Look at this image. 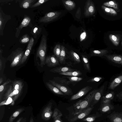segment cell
Returning <instances> with one entry per match:
<instances>
[{
	"instance_id": "f5cc1de1",
	"label": "cell",
	"mask_w": 122,
	"mask_h": 122,
	"mask_svg": "<svg viewBox=\"0 0 122 122\" xmlns=\"http://www.w3.org/2000/svg\"><path fill=\"white\" fill-rule=\"evenodd\" d=\"M23 118L22 117H20V118L16 122H20L21 121Z\"/></svg>"
},
{
	"instance_id": "f1b7e54d",
	"label": "cell",
	"mask_w": 122,
	"mask_h": 122,
	"mask_svg": "<svg viewBox=\"0 0 122 122\" xmlns=\"http://www.w3.org/2000/svg\"><path fill=\"white\" fill-rule=\"evenodd\" d=\"M24 110L23 108H19L16 110L10 117L8 122H13L14 120Z\"/></svg>"
},
{
	"instance_id": "f6af8a7d",
	"label": "cell",
	"mask_w": 122,
	"mask_h": 122,
	"mask_svg": "<svg viewBox=\"0 0 122 122\" xmlns=\"http://www.w3.org/2000/svg\"><path fill=\"white\" fill-rule=\"evenodd\" d=\"M102 78L101 77H95L90 79L87 81V82H96L99 81Z\"/></svg>"
},
{
	"instance_id": "5bb4252c",
	"label": "cell",
	"mask_w": 122,
	"mask_h": 122,
	"mask_svg": "<svg viewBox=\"0 0 122 122\" xmlns=\"http://www.w3.org/2000/svg\"><path fill=\"white\" fill-rule=\"evenodd\" d=\"M104 88V86L103 85L99 89H97L90 106H93L99 101L103 93Z\"/></svg>"
},
{
	"instance_id": "8992f818",
	"label": "cell",
	"mask_w": 122,
	"mask_h": 122,
	"mask_svg": "<svg viewBox=\"0 0 122 122\" xmlns=\"http://www.w3.org/2000/svg\"><path fill=\"white\" fill-rule=\"evenodd\" d=\"M11 18L10 16L5 14L0 7V35L2 36L5 26L7 22Z\"/></svg>"
},
{
	"instance_id": "11a10c76",
	"label": "cell",
	"mask_w": 122,
	"mask_h": 122,
	"mask_svg": "<svg viewBox=\"0 0 122 122\" xmlns=\"http://www.w3.org/2000/svg\"><path fill=\"white\" fill-rule=\"evenodd\" d=\"M29 122H34L32 117H31L30 118Z\"/></svg>"
},
{
	"instance_id": "e0dca14e",
	"label": "cell",
	"mask_w": 122,
	"mask_h": 122,
	"mask_svg": "<svg viewBox=\"0 0 122 122\" xmlns=\"http://www.w3.org/2000/svg\"><path fill=\"white\" fill-rule=\"evenodd\" d=\"M122 82V74L115 78L110 83L108 88L112 90L114 89Z\"/></svg>"
},
{
	"instance_id": "7c38bea8",
	"label": "cell",
	"mask_w": 122,
	"mask_h": 122,
	"mask_svg": "<svg viewBox=\"0 0 122 122\" xmlns=\"http://www.w3.org/2000/svg\"><path fill=\"white\" fill-rule=\"evenodd\" d=\"M92 88V87L88 86L84 87L77 93L72 96L70 98V100H74L82 97L87 93Z\"/></svg>"
},
{
	"instance_id": "44dd1931",
	"label": "cell",
	"mask_w": 122,
	"mask_h": 122,
	"mask_svg": "<svg viewBox=\"0 0 122 122\" xmlns=\"http://www.w3.org/2000/svg\"><path fill=\"white\" fill-rule=\"evenodd\" d=\"M108 52V50H94L91 53V56H102Z\"/></svg>"
},
{
	"instance_id": "5b68a950",
	"label": "cell",
	"mask_w": 122,
	"mask_h": 122,
	"mask_svg": "<svg viewBox=\"0 0 122 122\" xmlns=\"http://www.w3.org/2000/svg\"><path fill=\"white\" fill-rule=\"evenodd\" d=\"M96 11L95 7L93 1L88 0L85 3L84 8V15L86 17L93 15Z\"/></svg>"
},
{
	"instance_id": "484cf974",
	"label": "cell",
	"mask_w": 122,
	"mask_h": 122,
	"mask_svg": "<svg viewBox=\"0 0 122 122\" xmlns=\"http://www.w3.org/2000/svg\"><path fill=\"white\" fill-rule=\"evenodd\" d=\"M59 74L67 76H77L81 75L82 73L79 71H75L60 73Z\"/></svg>"
},
{
	"instance_id": "277c9868",
	"label": "cell",
	"mask_w": 122,
	"mask_h": 122,
	"mask_svg": "<svg viewBox=\"0 0 122 122\" xmlns=\"http://www.w3.org/2000/svg\"><path fill=\"white\" fill-rule=\"evenodd\" d=\"M61 13L58 11L49 12L46 14L45 15L39 20L40 22L48 23L57 19L61 15Z\"/></svg>"
},
{
	"instance_id": "9c48e42d",
	"label": "cell",
	"mask_w": 122,
	"mask_h": 122,
	"mask_svg": "<svg viewBox=\"0 0 122 122\" xmlns=\"http://www.w3.org/2000/svg\"><path fill=\"white\" fill-rule=\"evenodd\" d=\"M52 103H50L43 110L41 116L42 118L44 120H49L51 117L53 112L51 110Z\"/></svg>"
},
{
	"instance_id": "8fae6325",
	"label": "cell",
	"mask_w": 122,
	"mask_h": 122,
	"mask_svg": "<svg viewBox=\"0 0 122 122\" xmlns=\"http://www.w3.org/2000/svg\"><path fill=\"white\" fill-rule=\"evenodd\" d=\"M45 64L49 67H54L59 65L58 59L54 55L47 57L46 58Z\"/></svg>"
},
{
	"instance_id": "f35d334b",
	"label": "cell",
	"mask_w": 122,
	"mask_h": 122,
	"mask_svg": "<svg viewBox=\"0 0 122 122\" xmlns=\"http://www.w3.org/2000/svg\"><path fill=\"white\" fill-rule=\"evenodd\" d=\"M115 93L113 92H111L103 96L102 97V101L106 100H111L114 97Z\"/></svg>"
},
{
	"instance_id": "ba28073f",
	"label": "cell",
	"mask_w": 122,
	"mask_h": 122,
	"mask_svg": "<svg viewBox=\"0 0 122 122\" xmlns=\"http://www.w3.org/2000/svg\"><path fill=\"white\" fill-rule=\"evenodd\" d=\"M93 106H90L84 110L70 120V122H74L79 120H81L87 116L91 112Z\"/></svg>"
},
{
	"instance_id": "d6986e66",
	"label": "cell",
	"mask_w": 122,
	"mask_h": 122,
	"mask_svg": "<svg viewBox=\"0 0 122 122\" xmlns=\"http://www.w3.org/2000/svg\"><path fill=\"white\" fill-rule=\"evenodd\" d=\"M62 1L66 8L68 10H71L76 7V4L73 1L70 0H62Z\"/></svg>"
},
{
	"instance_id": "cb8c5ba5",
	"label": "cell",
	"mask_w": 122,
	"mask_h": 122,
	"mask_svg": "<svg viewBox=\"0 0 122 122\" xmlns=\"http://www.w3.org/2000/svg\"><path fill=\"white\" fill-rule=\"evenodd\" d=\"M61 51L59 60L61 64H64L65 62L66 54L65 47L63 45L61 46Z\"/></svg>"
},
{
	"instance_id": "db71d44e",
	"label": "cell",
	"mask_w": 122,
	"mask_h": 122,
	"mask_svg": "<svg viewBox=\"0 0 122 122\" xmlns=\"http://www.w3.org/2000/svg\"><path fill=\"white\" fill-rule=\"evenodd\" d=\"M3 81V79L2 77H0V84H1Z\"/></svg>"
},
{
	"instance_id": "836d02e7",
	"label": "cell",
	"mask_w": 122,
	"mask_h": 122,
	"mask_svg": "<svg viewBox=\"0 0 122 122\" xmlns=\"http://www.w3.org/2000/svg\"><path fill=\"white\" fill-rule=\"evenodd\" d=\"M110 39L116 46L119 45V39L118 36L113 34H111L109 36Z\"/></svg>"
},
{
	"instance_id": "1f68e13d",
	"label": "cell",
	"mask_w": 122,
	"mask_h": 122,
	"mask_svg": "<svg viewBox=\"0 0 122 122\" xmlns=\"http://www.w3.org/2000/svg\"><path fill=\"white\" fill-rule=\"evenodd\" d=\"M101 8L105 12L108 14L113 15H116L117 14V12L112 8L107 7L103 5L101 6Z\"/></svg>"
},
{
	"instance_id": "52a82bcc",
	"label": "cell",
	"mask_w": 122,
	"mask_h": 122,
	"mask_svg": "<svg viewBox=\"0 0 122 122\" xmlns=\"http://www.w3.org/2000/svg\"><path fill=\"white\" fill-rule=\"evenodd\" d=\"M49 81L52 84L57 88L65 95H70L73 94L72 90L67 86L59 84L53 80H50Z\"/></svg>"
},
{
	"instance_id": "4316f807",
	"label": "cell",
	"mask_w": 122,
	"mask_h": 122,
	"mask_svg": "<svg viewBox=\"0 0 122 122\" xmlns=\"http://www.w3.org/2000/svg\"><path fill=\"white\" fill-rule=\"evenodd\" d=\"M70 54L71 59L75 63L78 64L80 62V57L78 54L72 50H71L70 52Z\"/></svg>"
},
{
	"instance_id": "816d5d0a",
	"label": "cell",
	"mask_w": 122,
	"mask_h": 122,
	"mask_svg": "<svg viewBox=\"0 0 122 122\" xmlns=\"http://www.w3.org/2000/svg\"><path fill=\"white\" fill-rule=\"evenodd\" d=\"M2 62L1 59H0V71H1L2 69Z\"/></svg>"
},
{
	"instance_id": "60d3db41",
	"label": "cell",
	"mask_w": 122,
	"mask_h": 122,
	"mask_svg": "<svg viewBox=\"0 0 122 122\" xmlns=\"http://www.w3.org/2000/svg\"><path fill=\"white\" fill-rule=\"evenodd\" d=\"M14 102L13 99H12L11 97H9L7 100L0 102V106H1L4 105H8L10 103H11V105H13Z\"/></svg>"
},
{
	"instance_id": "ac0fdd59",
	"label": "cell",
	"mask_w": 122,
	"mask_h": 122,
	"mask_svg": "<svg viewBox=\"0 0 122 122\" xmlns=\"http://www.w3.org/2000/svg\"><path fill=\"white\" fill-rule=\"evenodd\" d=\"M76 71V70L70 67L65 66H59L54 68L51 70V72L55 73L65 72L67 71Z\"/></svg>"
},
{
	"instance_id": "6da1fadb",
	"label": "cell",
	"mask_w": 122,
	"mask_h": 122,
	"mask_svg": "<svg viewBox=\"0 0 122 122\" xmlns=\"http://www.w3.org/2000/svg\"><path fill=\"white\" fill-rule=\"evenodd\" d=\"M97 89H94L90 92L82 100L76 102L73 105L75 112L74 115H75L82 111L90 106L94 94Z\"/></svg>"
},
{
	"instance_id": "2e32d148",
	"label": "cell",
	"mask_w": 122,
	"mask_h": 122,
	"mask_svg": "<svg viewBox=\"0 0 122 122\" xmlns=\"http://www.w3.org/2000/svg\"><path fill=\"white\" fill-rule=\"evenodd\" d=\"M104 56L109 60L115 63L122 65V56L116 55H107Z\"/></svg>"
},
{
	"instance_id": "74e56055",
	"label": "cell",
	"mask_w": 122,
	"mask_h": 122,
	"mask_svg": "<svg viewBox=\"0 0 122 122\" xmlns=\"http://www.w3.org/2000/svg\"><path fill=\"white\" fill-rule=\"evenodd\" d=\"M55 81L59 84L68 86L70 84V82L69 81H67L66 79L63 77H57L56 80Z\"/></svg>"
},
{
	"instance_id": "7dc6e473",
	"label": "cell",
	"mask_w": 122,
	"mask_h": 122,
	"mask_svg": "<svg viewBox=\"0 0 122 122\" xmlns=\"http://www.w3.org/2000/svg\"><path fill=\"white\" fill-rule=\"evenodd\" d=\"M86 36V32L84 31L80 35V40L81 41H82L84 40Z\"/></svg>"
},
{
	"instance_id": "3957f363",
	"label": "cell",
	"mask_w": 122,
	"mask_h": 122,
	"mask_svg": "<svg viewBox=\"0 0 122 122\" xmlns=\"http://www.w3.org/2000/svg\"><path fill=\"white\" fill-rule=\"evenodd\" d=\"M24 53V51L20 48H17L12 52L7 58L11 62V67L19 65Z\"/></svg>"
},
{
	"instance_id": "83f0119b",
	"label": "cell",
	"mask_w": 122,
	"mask_h": 122,
	"mask_svg": "<svg viewBox=\"0 0 122 122\" xmlns=\"http://www.w3.org/2000/svg\"><path fill=\"white\" fill-rule=\"evenodd\" d=\"M36 0H23L21 3L20 7L24 9H27L31 6V5Z\"/></svg>"
},
{
	"instance_id": "ffe728a7",
	"label": "cell",
	"mask_w": 122,
	"mask_h": 122,
	"mask_svg": "<svg viewBox=\"0 0 122 122\" xmlns=\"http://www.w3.org/2000/svg\"><path fill=\"white\" fill-rule=\"evenodd\" d=\"M102 115V114L98 112L91 115L85 117L81 120L82 121L87 122H93L97 118L99 117Z\"/></svg>"
},
{
	"instance_id": "f907efd6",
	"label": "cell",
	"mask_w": 122,
	"mask_h": 122,
	"mask_svg": "<svg viewBox=\"0 0 122 122\" xmlns=\"http://www.w3.org/2000/svg\"><path fill=\"white\" fill-rule=\"evenodd\" d=\"M117 96L120 100H122V91L117 94Z\"/></svg>"
},
{
	"instance_id": "9a60e30c",
	"label": "cell",
	"mask_w": 122,
	"mask_h": 122,
	"mask_svg": "<svg viewBox=\"0 0 122 122\" xmlns=\"http://www.w3.org/2000/svg\"><path fill=\"white\" fill-rule=\"evenodd\" d=\"M107 117L111 122H122V112H114Z\"/></svg>"
},
{
	"instance_id": "e575fe53",
	"label": "cell",
	"mask_w": 122,
	"mask_h": 122,
	"mask_svg": "<svg viewBox=\"0 0 122 122\" xmlns=\"http://www.w3.org/2000/svg\"><path fill=\"white\" fill-rule=\"evenodd\" d=\"M41 28L39 27L36 26H34L32 28L31 33L33 35L35 38L36 36L41 33Z\"/></svg>"
},
{
	"instance_id": "ab89813d",
	"label": "cell",
	"mask_w": 122,
	"mask_h": 122,
	"mask_svg": "<svg viewBox=\"0 0 122 122\" xmlns=\"http://www.w3.org/2000/svg\"><path fill=\"white\" fill-rule=\"evenodd\" d=\"M30 40L29 36L26 34L22 36L19 40V41L21 44H25L29 42Z\"/></svg>"
},
{
	"instance_id": "c3c4849f",
	"label": "cell",
	"mask_w": 122,
	"mask_h": 122,
	"mask_svg": "<svg viewBox=\"0 0 122 122\" xmlns=\"http://www.w3.org/2000/svg\"><path fill=\"white\" fill-rule=\"evenodd\" d=\"M111 100H106L102 101L101 105L107 104L111 103Z\"/></svg>"
},
{
	"instance_id": "681fc988",
	"label": "cell",
	"mask_w": 122,
	"mask_h": 122,
	"mask_svg": "<svg viewBox=\"0 0 122 122\" xmlns=\"http://www.w3.org/2000/svg\"><path fill=\"white\" fill-rule=\"evenodd\" d=\"M61 117L58 116L53 118L54 122H62L61 119Z\"/></svg>"
},
{
	"instance_id": "603a6c76",
	"label": "cell",
	"mask_w": 122,
	"mask_h": 122,
	"mask_svg": "<svg viewBox=\"0 0 122 122\" xmlns=\"http://www.w3.org/2000/svg\"><path fill=\"white\" fill-rule=\"evenodd\" d=\"M114 108V106L111 103L101 105L99 110L102 113L107 112Z\"/></svg>"
},
{
	"instance_id": "7402d4cb",
	"label": "cell",
	"mask_w": 122,
	"mask_h": 122,
	"mask_svg": "<svg viewBox=\"0 0 122 122\" xmlns=\"http://www.w3.org/2000/svg\"><path fill=\"white\" fill-rule=\"evenodd\" d=\"M46 84L48 88L53 92L57 95H65L57 88L49 82L46 83Z\"/></svg>"
},
{
	"instance_id": "d590c367",
	"label": "cell",
	"mask_w": 122,
	"mask_h": 122,
	"mask_svg": "<svg viewBox=\"0 0 122 122\" xmlns=\"http://www.w3.org/2000/svg\"><path fill=\"white\" fill-rule=\"evenodd\" d=\"M23 87V83L21 81L18 80L15 81L13 83V91L19 89Z\"/></svg>"
},
{
	"instance_id": "4fadbf2b",
	"label": "cell",
	"mask_w": 122,
	"mask_h": 122,
	"mask_svg": "<svg viewBox=\"0 0 122 122\" xmlns=\"http://www.w3.org/2000/svg\"><path fill=\"white\" fill-rule=\"evenodd\" d=\"M31 20L30 18L28 16H25L19 26L16 28L15 36L18 38L19 35L21 30L24 27L27 26L30 23Z\"/></svg>"
},
{
	"instance_id": "7a4b0ae2",
	"label": "cell",
	"mask_w": 122,
	"mask_h": 122,
	"mask_svg": "<svg viewBox=\"0 0 122 122\" xmlns=\"http://www.w3.org/2000/svg\"><path fill=\"white\" fill-rule=\"evenodd\" d=\"M47 49V40L46 36L44 35L41 37L40 43L38 49L36 56L39 58L40 66L42 67L45 64L46 56Z\"/></svg>"
},
{
	"instance_id": "d4e9b609",
	"label": "cell",
	"mask_w": 122,
	"mask_h": 122,
	"mask_svg": "<svg viewBox=\"0 0 122 122\" xmlns=\"http://www.w3.org/2000/svg\"><path fill=\"white\" fill-rule=\"evenodd\" d=\"M82 61L84 68L89 72L91 71L90 67L88 58L87 56L81 55Z\"/></svg>"
},
{
	"instance_id": "7bdbcfd3",
	"label": "cell",
	"mask_w": 122,
	"mask_h": 122,
	"mask_svg": "<svg viewBox=\"0 0 122 122\" xmlns=\"http://www.w3.org/2000/svg\"><path fill=\"white\" fill-rule=\"evenodd\" d=\"M62 115L61 111L57 108H55L54 110L52 116V118H54L58 116L61 117Z\"/></svg>"
},
{
	"instance_id": "d6a6232c",
	"label": "cell",
	"mask_w": 122,
	"mask_h": 122,
	"mask_svg": "<svg viewBox=\"0 0 122 122\" xmlns=\"http://www.w3.org/2000/svg\"><path fill=\"white\" fill-rule=\"evenodd\" d=\"M64 78H67L70 81V83L73 82H77L82 80L83 78L77 76H64L62 77Z\"/></svg>"
},
{
	"instance_id": "ee69618b",
	"label": "cell",
	"mask_w": 122,
	"mask_h": 122,
	"mask_svg": "<svg viewBox=\"0 0 122 122\" xmlns=\"http://www.w3.org/2000/svg\"><path fill=\"white\" fill-rule=\"evenodd\" d=\"M49 0H39L36 3L32 5L30 7L34 8L38 7Z\"/></svg>"
},
{
	"instance_id": "b9f144b4",
	"label": "cell",
	"mask_w": 122,
	"mask_h": 122,
	"mask_svg": "<svg viewBox=\"0 0 122 122\" xmlns=\"http://www.w3.org/2000/svg\"><path fill=\"white\" fill-rule=\"evenodd\" d=\"M11 80H10L8 79L6 81H5L3 84L1 85L0 86V100L1 101V96L2 95V92L4 91L5 87L8 84L11 82Z\"/></svg>"
},
{
	"instance_id": "8d00e7d4",
	"label": "cell",
	"mask_w": 122,
	"mask_h": 122,
	"mask_svg": "<svg viewBox=\"0 0 122 122\" xmlns=\"http://www.w3.org/2000/svg\"><path fill=\"white\" fill-rule=\"evenodd\" d=\"M61 46L60 44H57L55 46L53 49L54 54L58 60L61 51Z\"/></svg>"
},
{
	"instance_id": "9f6ffc18",
	"label": "cell",
	"mask_w": 122,
	"mask_h": 122,
	"mask_svg": "<svg viewBox=\"0 0 122 122\" xmlns=\"http://www.w3.org/2000/svg\"><path fill=\"white\" fill-rule=\"evenodd\" d=\"M22 122H26V120H24V121Z\"/></svg>"
},
{
	"instance_id": "f546056e",
	"label": "cell",
	"mask_w": 122,
	"mask_h": 122,
	"mask_svg": "<svg viewBox=\"0 0 122 122\" xmlns=\"http://www.w3.org/2000/svg\"><path fill=\"white\" fill-rule=\"evenodd\" d=\"M103 5L111 7L118 10V5L117 3L114 1H111L104 3Z\"/></svg>"
},
{
	"instance_id": "4dcf8cb0",
	"label": "cell",
	"mask_w": 122,
	"mask_h": 122,
	"mask_svg": "<svg viewBox=\"0 0 122 122\" xmlns=\"http://www.w3.org/2000/svg\"><path fill=\"white\" fill-rule=\"evenodd\" d=\"M22 88L23 87L20 88L19 89L13 91L8 96L7 99L9 97H11L13 96H14L13 100L14 102L16 100L20 95Z\"/></svg>"
},
{
	"instance_id": "6f0895ef",
	"label": "cell",
	"mask_w": 122,
	"mask_h": 122,
	"mask_svg": "<svg viewBox=\"0 0 122 122\" xmlns=\"http://www.w3.org/2000/svg\"></svg>"
},
{
	"instance_id": "bcb514c9",
	"label": "cell",
	"mask_w": 122,
	"mask_h": 122,
	"mask_svg": "<svg viewBox=\"0 0 122 122\" xmlns=\"http://www.w3.org/2000/svg\"><path fill=\"white\" fill-rule=\"evenodd\" d=\"M13 91V89L12 87L11 86H10L9 88L5 94L4 99H7L8 97Z\"/></svg>"
},
{
	"instance_id": "30bf717a",
	"label": "cell",
	"mask_w": 122,
	"mask_h": 122,
	"mask_svg": "<svg viewBox=\"0 0 122 122\" xmlns=\"http://www.w3.org/2000/svg\"><path fill=\"white\" fill-rule=\"evenodd\" d=\"M34 42L33 38L31 37L27 47L26 50L21 59L19 65L23 64L26 61L31 52Z\"/></svg>"
}]
</instances>
